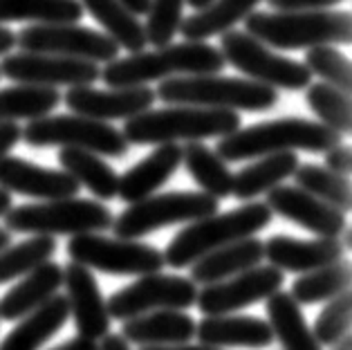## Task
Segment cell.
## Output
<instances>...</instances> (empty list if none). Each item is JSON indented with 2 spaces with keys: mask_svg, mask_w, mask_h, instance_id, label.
Segmentation results:
<instances>
[{
  "mask_svg": "<svg viewBox=\"0 0 352 350\" xmlns=\"http://www.w3.org/2000/svg\"><path fill=\"white\" fill-rule=\"evenodd\" d=\"M67 256L88 270L115 276H144L164 267V254L157 247L131 238H108L101 234L70 236Z\"/></svg>",
  "mask_w": 352,
  "mask_h": 350,
  "instance_id": "cell-11",
  "label": "cell"
},
{
  "mask_svg": "<svg viewBox=\"0 0 352 350\" xmlns=\"http://www.w3.org/2000/svg\"><path fill=\"white\" fill-rule=\"evenodd\" d=\"M337 144H341V135L321 122L303 117H280L225 135L220 138L216 153L225 162H243L285 151L325 153Z\"/></svg>",
  "mask_w": 352,
  "mask_h": 350,
  "instance_id": "cell-2",
  "label": "cell"
},
{
  "mask_svg": "<svg viewBox=\"0 0 352 350\" xmlns=\"http://www.w3.org/2000/svg\"><path fill=\"white\" fill-rule=\"evenodd\" d=\"M67 319H70L67 296L56 292L38 310L19 319V326L3 339L0 350H38L47 339H52L65 326Z\"/></svg>",
  "mask_w": 352,
  "mask_h": 350,
  "instance_id": "cell-26",
  "label": "cell"
},
{
  "mask_svg": "<svg viewBox=\"0 0 352 350\" xmlns=\"http://www.w3.org/2000/svg\"><path fill=\"white\" fill-rule=\"evenodd\" d=\"M12 243V234L7 232V229H0V250H3V247H7Z\"/></svg>",
  "mask_w": 352,
  "mask_h": 350,
  "instance_id": "cell-53",
  "label": "cell"
},
{
  "mask_svg": "<svg viewBox=\"0 0 352 350\" xmlns=\"http://www.w3.org/2000/svg\"><path fill=\"white\" fill-rule=\"evenodd\" d=\"M186 3L191 5L193 10H202V7H207V5L211 3V0H186Z\"/></svg>",
  "mask_w": 352,
  "mask_h": 350,
  "instance_id": "cell-54",
  "label": "cell"
},
{
  "mask_svg": "<svg viewBox=\"0 0 352 350\" xmlns=\"http://www.w3.org/2000/svg\"><path fill=\"white\" fill-rule=\"evenodd\" d=\"M341 236V247H343V252H348V250H352V232H350V227L346 225V229H343V232L339 234Z\"/></svg>",
  "mask_w": 352,
  "mask_h": 350,
  "instance_id": "cell-52",
  "label": "cell"
},
{
  "mask_svg": "<svg viewBox=\"0 0 352 350\" xmlns=\"http://www.w3.org/2000/svg\"><path fill=\"white\" fill-rule=\"evenodd\" d=\"M325 168H330L339 175H350L352 149L348 146V144H337V146L325 151Z\"/></svg>",
  "mask_w": 352,
  "mask_h": 350,
  "instance_id": "cell-43",
  "label": "cell"
},
{
  "mask_svg": "<svg viewBox=\"0 0 352 350\" xmlns=\"http://www.w3.org/2000/svg\"><path fill=\"white\" fill-rule=\"evenodd\" d=\"M23 140V128L16 122H3L0 124V162H3L10 151Z\"/></svg>",
  "mask_w": 352,
  "mask_h": 350,
  "instance_id": "cell-44",
  "label": "cell"
},
{
  "mask_svg": "<svg viewBox=\"0 0 352 350\" xmlns=\"http://www.w3.org/2000/svg\"><path fill=\"white\" fill-rule=\"evenodd\" d=\"M83 10H88L92 19L106 30V34L113 39L119 50L126 52H142L146 47V32L144 25L137 16L128 10L122 0H79Z\"/></svg>",
  "mask_w": 352,
  "mask_h": 350,
  "instance_id": "cell-30",
  "label": "cell"
},
{
  "mask_svg": "<svg viewBox=\"0 0 352 350\" xmlns=\"http://www.w3.org/2000/svg\"><path fill=\"white\" fill-rule=\"evenodd\" d=\"M267 207L272 213H278L280 218L289 220L319 238H339L346 229V213L330 207L328 202L319 200L316 195L303 191L300 186L278 184L267 191Z\"/></svg>",
  "mask_w": 352,
  "mask_h": 350,
  "instance_id": "cell-17",
  "label": "cell"
},
{
  "mask_svg": "<svg viewBox=\"0 0 352 350\" xmlns=\"http://www.w3.org/2000/svg\"><path fill=\"white\" fill-rule=\"evenodd\" d=\"M225 56L218 47L204 41L168 43L153 52H135L131 56L115 58L101 70V79L110 88L124 85H146L148 81H164L170 76L218 74L225 70Z\"/></svg>",
  "mask_w": 352,
  "mask_h": 350,
  "instance_id": "cell-1",
  "label": "cell"
},
{
  "mask_svg": "<svg viewBox=\"0 0 352 350\" xmlns=\"http://www.w3.org/2000/svg\"><path fill=\"white\" fill-rule=\"evenodd\" d=\"M300 164L298 155L294 151L285 153H272V155H263L258 162L240 168L234 175V189L231 193L238 200H252L256 195L272 191L294 175L296 166Z\"/></svg>",
  "mask_w": 352,
  "mask_h": 350,
  "instance_id": "cell-29",
  "label": "cell"
},
{
  "mask_svg": "<svg viewBox=\"0 0 352 350\" xmlns=\"http://www.w3.org/2000/svg\"><path fill=\"white\" fill-rule=\"evenodd\" d=\"M332 350H352V337H350V332H348V335H343L339 341H334Z\"/></svg>",
  "mask_w": 352,
  "mask_h": 350,
  "instance_id": "cell-51",
  "label": "cell"
},
{
  "mask_svg": "<svg viewBox=\"0 0 352 350\" xmlns=\"http://www.w3.org/2000/svg\"><path fill=\"white\" fill-rule=\"evenodd\" d=\"M179 164H182V146L177 142L160 144L148 157L137 162L119 177L117 198H122L128 204L148 198L170 180V175L179 168Z\"/></svg>",
  "mask_w": 352,
  "mask_h": 350,
  "instance_id": "cell-21",
  "label": "cell"
},
{
  "mask_svg": "<svg viewBox=\"0 0 352 350\" xmlns=\"http://www.w3.org/2000/svg\"><path fill=\"white\" fill-rule=\"evenodd\" d=\"M305 65L312 74H319L323 83H330L341 92H352V63L334 45H316L305 54Z\"/></svg>",
  "mask_w": 352,
  "mask_h": 350,
  "instance_id": "cell-39",
  "label": "cell"
},
{
  "mask_svg": "<svg viewBox=\"0 0 352 350\" xmlns=\"http://www.w3.org/2000/svg\"><path fill=\"white\" fill-rule=\"evenodd\" d=\"M14 47H16V34L10 28L0 25V56L10 54Z\"/></svg>",
  "mask_w": 352,
  "mask_h": 350,
  "instance_id": "cell-47",
  "label": "cell"
},
{
  "mask_svg": "<svg viewBox=\"0 0 352 350\" xmlns=\"http://www.w3.org/2000/svg\"><path fill=\"white\" fill-rule=\"evenodd\" d=\"M83 12L79 0H0V25L16 21L76 23Z\"/></svg>",
  "mask_w": 352,
  "mask_h": 350,
  "instance_id": "cell-35",
  "label": "cell"
},
{
  "mask_svg": "<svg viewBox=\"0 0 352 350\" xmlns=\"http://www.w3.org/2000/svg\"><path fill=\"white\" fill-rule=\"evenodd\" d=\"M0 74L23 85H43V88L67 85V88H76V85H92L97 79H101V67L99 63L83 61V58L19 52L3 56Z\"/></svg>",
  "mask_w": 352,
  "mask_h": 350,
  "instance_id": "cell-14",
  "label": "cell"
},
{
  "mask_svg": "<svg viewBox=\"0 0 352 350\" xmlns=\"http://www.w3.org/2000/svg\"><path fill=\"white\" fill-rule=\"evenodd\" d=\"M56 252L54 236H32L19 245H7L0 250V285L7 281L25 276L41 263L50 261Z\"/></svg>",
  "mask_w": 352,
  "mask_h": 350,
  "instance_id": "cell-37",
  "label": "cell"
},
{
  "mask_svg": "<svg viewBox=\"0 0 352 350\" xmlns=\"http://www.w3.org/2000/svg\"><path fill=\"white\" fill-rule=\"evenodd\" d=\"M350 285H352V263L346 259H339L330 263V265H323L319 270L300 274L292 283L289 294L296 303L314 305L339 296L341 292L350 289Z\"/></svg>",
  "mask_w": 352,
  "mask_h": 350,
  "instance_id": "cell-33",
  "label": "cell"
},
{
  "mask_svg": "<svg viewBox=\"0 0 352 350\" xmlns=\"http://www.w3.org/2000/svg\"><path fill=\"white\" fill-rule=\"evenodd\" d=\"M197 285L191 278L175 274H144L140 281L117 289L106 301L110 319H133L153 310H186L195 305Z\"/></svg>",
  "mask_w": 352,
  "mask_h": 350,
  "instance_id": "cell-13",
  "label": "cell"
},
{
  "mask_svg": "<svg viewBox=\"0 0 352 350\" xmlns=\"http://www.w3.org/2000/svg\"><path fill=\"white\" fill-rule=\"evenodd\" d=\"M267 305V323L274 339H278L283 350H321V344L312 335V328L305 323L300 303L292 298L289 292H274L265 298Z\"/></svg>",
  "mask_w": 352,
  "mask_h": 350,
  "instance_id": "cell-27",
  "label": "cell"
},
{
  "mask_svg": "<svg viewBox=\"0 0 352 350\" xmlns=\"http://www.w3.org/2000/svg\"><path fill=\"white\" fill-rule=\"evenodd\" d=\"M122 337L140 346L188 344L195 337V321L182 310H153L126 319Z\"/></svg>",
  "mask_w": 352,
  "mask_h": 350,
  "instance_id": "cell-25",
  "label": "cell"
},
{
  "mask_svg": "<svg viewBox=\"0 0 352 350\" xmlns=\"http://www.w3.org/2000/svg\"><path fill=\"white\" fill-rule=\"evenodd\" d=\"M16 45L23 52L58 54L92 63H110L119 54V45L108 34L76 23H34L16 34Z\"/></svg>",
  "mask_w": 352,
  "mask_h": 350,
  "instance_id": "cell-12",
  "label": "cell"
},
{
  "mask_svg": "<svg viewBox=\"0 0 352 350\" xmlns=\"http://www.w3.org/2000/svg\"><path fill=\"white\" fill-rule=\"evenodd\" d=\"M142 350H222V348H213V346H204V344H175V346H142Z\"/></svg>",
  "mask_w": 352,
  "mask_h": 350,
  "instance_id": "cell-48",
  "label": "cell"
},
{
  "mask_svg": "<svg viewBox=\"0 0 352 350\" xmlns=\"http://www.w3.org/2000/svg\"><path fill=\"white\" fill-rule=\"evenodd\" d=\"M220 200L204 191H168L160 195H148L140 202H133L113 220V232L117 238L137 241L146 234L170 225L193 223L218 213Z\"/></svg>",
  "mask_w": 352,
  "mask_h": 350,
  "instance_id": "cell-9",
  "label": "cell"
},
{
  "mask_svg": "<svg viewBox=\"0 0 352 350\" xmlns=\"http://www.w3.org/2000/svg\"><path fill=\"white\" fill-rule=\"evenodd\" d=\"M265 259V245L256 236L218 247L191 265V281L195 285H211L227 281L245 270L261 265Z\"/></svg>",
  "mask_w": 352,
  "mask_h": 350,
  "instance_id": "cell-24",
  "label": "cell"
},
{
  "mask_svg": "<svg viewBox=\"0 0 352 350\" xmlns=\"http://www.w3.org/2000/svg\"><path fill=\"white\" fill-rule=\"evenodd\" d=\"M0 76H3V74H0Z\"/></svg>",
  "mask_w": 352,
  "mask_h": 350,
  "instance_id": "cell-55",
  "label": "cell"
},
{
  "mask_svg": "<svg viewBox=\"0 0 352 350\" xmlns=\"http://www.w3.org/2000/svg\"><path fill=\"white\" fill-rule=\"evenodd\" d=\"M263 0H211L207 7L195 10L193 16L182 19L179 34L186 41H207L211 36H222L236 23L245 21L256 12V5Z\"/></svg>",
  "mask_w": 352,
  "mask_h": 350,
  "instance_id": "cell-28",
  "label": "cell"
},
{
  "mask_svg": "<svg viewBox=\"0 0 352 350\" xmlns=\"http://www.w3.org/2000/svg\"><path fill=\"white\" fill-rule=\"evenodd\" d=\"M245 25L247 34L276 50H310L337 43L348 45L352 41L350 12H252Z\"/></svg>",
  "mask_w": 352,
  "mask_h": 350,
  "instance_id": "cell-4",
  "label": "cell"
},
{
  "mask_svg": "<svg viewBox=\"0 0 352 350\" xmlns=\"http://www.w3.org/2000/svg\"><path fill=\"white\" fill-rule=\"evenodd\" d=\"M274 213L265 202H249L227 213H211L207 218L193 220L184 227L164 252V265L188 267L197 259L218 247L243 241L258 234L272 223Z\"/></svg>",
  "mask_w": 352,
  "mask_h": 350,
  "instance_id": "cell-6",
  "label": "cell"
},
{
  "mask_svg": "<svg viewBox=\"0 0 352 350\" xmlns=\"http://www.w3.org/2000/svg\"><path fill=\"white\" fill-rule=\"evenodd\" d=\"M285 283V274L274 265H256L220 283L204 285L197 289V308L202 314H231L247 305L261 303L278 292Z\"/></svg>",
  "mask_w": 352,
  "mask_h": 350,
  "instance_id": "cell-15",
  "label": "cell"
},
{
  "mask_svg": "<svg viewBox=\"0 0 352 350\" xmlns=\"http://www.w3.org/2000/svg\"><path fill=\"white\" fill-rule=\"evenodd\" d=\"M352 326V294L350 289L341 292L339 296L325 301L323 310L314 321L312 335L321 346H332L343 335H348Z\"/></svg>",
  "mask_w": 352,
  "mask_h": 350,
  "instance_id": "cell-41",
  "label": "cell"
},
{
  "mask_svg": "<svg viewBox=\"0 0 352 350\" xmlns=\"http://www.w3.org/2000/svg\"><path fill=\"white\" fill-rule=\"evenodd\" d=\"M292 177L296 180V186L328 202L330 207L343 213L352 209V184L348 175H339L319 164H298Z\"/></svg>",
  "mask_w": 352,
  "mask_h": 350,
  "instance_id": "cell-36",
  "label": "cell"
},
{
  "mask_svg": "<svg viewBox=\"0 0 352 350\" xmlns=\"http://www.w3.org/2000/svg\"><path fill=\"white\" fill-rule=\"evenodd\" d=\"M182 164L186 166L188 175L204 193L213 198H229L234 189V173L229 171L227 162L216 151L204 146L202 142H188L182 146Z\"/></svg>",
  "mask_w": 352,
  "mask_h": 350,
  "instance_id": "cell-32",
  "label": "cell"
},
{
  "mask_svg": "<svg viewBox=\"0 0 352 350\" xmlns=\"http://www.w3.org/2000/svg\"><path fill=\"white\" fill-rule=\"evenodd\" d=\"M58 162L65 173H70L79 186H85L94 198L113 200L117 198L119 175L108 162L92 151L83 149H61L58 151Z\"/></svg>",
  "mask_w": 352,
  "mask_h": 350,
  "instance_id": "cell-31",
  "label": "cell"
},
{
  "mask_svg": "<svg viewBox=\"0 0 352 350\" xmlns=\"http://www.w3.org/2000/svg\"><path fill=\"white\" fill-rule=\"evenodd\" d=\"M5 229L34 236H79L99 234L113 227V211L99 200L61 198L36 204H21L5 213Z\"/></svg>",
  "mask_w": 352,
  "mask_h": 350,
  "instance_id": "cell-7",
  "label": "cell"
},
{
  "mask_svg": "<svg viewBox=\"0 0 352 350\" xmlns=\"http://www.w3.org/2000/svg\"><path fill=\"white\" fill-rule=\"evenodd\" d=\"M155 97L168 106H202L265 113L278 104V90L252 79L222 74L170 76L160 81Z\"/></svg>",
  "mask_w": 352,
  "mask_h": 350,
  "instance_id": "cell-5",
  "label": "cell"
},
{
  "mask_svg": "<svg viewBox=\"0 0 352 350\" xmlns=\"http://www.w3.org/2000/svg\"><path fill=\"white\" fill-rule=\"evenodd\" d=\"M23 142L32 149H83L106 157H124L131 144L124 133L108 122L83 115H45L23 128Z\"/></svg>",
  "mask_w": 352,
  "mask_h": 350,
  "instance_id": "cell-8",
  "label": "cell"
},
{
  "mask_svg": "<svg viewBox=\"0 0 352 350\" xmlns=\"http://www.w3.org/2000/svg\"><path fill=\"white\" fill-rule=\"evenodd\" d=\"M186 0H151L148 5V21L144 25L146 41L155 47H164L168 43H173L177 36L179 25H182V10Z\"/></svg>",
  "mask_w": 352,
  "mask_h": 350,
  "instance_id": "cell-40",
  "label": "cell"
},
{
  "mask_svg": "<svg viewBox=\"0 0 352 350\" xmlns=\"http://www.w3.org/2000/svg\"><path fill=\"white\" fill-rule=\"evenodd\" d=\"M263 245L270 265L278 267L280 272H294V274H305L343 259L339 238L316 236L312 241H298V238L276 234Z\"/></svg>",
  "mask_w": 352,
  "mask_h": 350,
  "instance_id": "cell-20",
  "label": "cell"
},
{
  "mask_svg": "<svg viewBox=\"0 0 352 350\" xmlns=\"http://www.w3.org/2000/svg\"><path fill=\"white\" fill-rule=\"evenodd\" d=\"M307 106L314 110L323 126L332 128L334 133L348 135L352 131V101L350 95L341 92L330 83H310L305 90Z\"/></svg>",
  "mask_w": 352,
  "mask_h": 350,
  "instance_id": "cell-38",
  "label": "cell"
},
{
  "mask_svg": "<svg viewBox=\"0 0 352 350\" xmlns=\"http://www.w3.org/2000/svg\"><path fill=\"white\" fill-rule=\"evenodd\" d=\"M63 285L67 287V305L79 337L104 339L110 332V314L92 272L79 263H70L63 267Z\"/></svg>",
  "mask_w": 352,
  "mask_h": 350,
  "instance_id": "cell-18",
  "label": "cell"
},
{
  "mask_svg": "<svg viewBox=\"0 0 352 350\" xmlns=\"http://www.w3.org/2000/svg\"><path fill=\"white\" fill-rule=\"evenodd\" d=\"M240 128V115L225 108L202 106H170L148 108L144 113L126 119L124 138L128 144L148 146V144L170 142H202L209 138H225Z\"/></svg>",
  "mask_w": 352,
  "mask_h": 350,
  "instance_id": "cell-3",
  "label": "cell"
},
{
  "mask_svg": "<svg viewBox=\"0 0 352 350\" xmlns=\"http://www.w3.org/2000/svg\"><path fill=\"white\" fill-rule=\"evenodd\" d=\"M63 285V267L52 259L41 263L38 267L28 272L10 292L0 298V319L19 321L30 312L38 310L43 303L52 298Z\"/></svg>",
  "mask_w": 352,
  "mask_h": 350,
  "instance_id": "cell-23",
  "label": "cell"
},
{
  "mask_svg": "<svg viewBox=\"0 0 352 350\" xmlns=\"http://www.w3.org/2000/svg\"><path fill=\"white\" fill-rule=\"evenodd\" d=\"M122 3L131 10L135 16H142L148 12V5H151V0H122Z\"/></svg>",
  "mask_w": 352,
  "mask_h": 350,
  "instance_id": "cell-49",
  "label": "cell"
},
{
  "mask_svg": "<svg viewBox=\"0 0 352 350\" xmlns=\"http://www.w3.org/2000/svg\"><path fill=\"white\" fill-rule=\"evenodd\" d=\"M343 0H267V5L276 12H312V10H330Z\"/></svg>",
  "mask_w": 352,
  "mask_h": 350,
  "instance_id": "cell-42",
  "label": "cell"
},
{
  "mask_svg": "<svg viewBox=\"0 0 352 350\" xmlns=\"http://www.w3.org/2000/svg\"><path fill=\"white\" fill-rule=\"evenodd\" d=\"M220 52L227 63L245 74V79L270 85L274 90L298 92L312 83V72L305 63L276 54L247 32L229 30L222 34Z\"/></svg>",
  "mask_w": 352,
  "mask_h": 350,
  "instance_id": "cell-10",
  "label": "cell"
},
{
  "mask_svg": "<svg viewBox=\"0 0 352 350\" xmlns=\"http://www.w3.org/2000/svg\"><path fill=\"white\" fill-rule=\"evenodd\" d=\"M63 97L56 88L16 83L0 90V124L19 122V119H38L50 115L61 104Z\"/></svg>",
  "mask_w": 352,
  "mask_h": 350,
  "instance_id": "cell-34",
  "label": "cell"
},
{
  "mask_svg": "<svg viewBox=\"0 0 352 350\" xmlns=\"http://www.w3.org/2000/svg\"><path fill=\"white\" fill-rule=\"evenodd\" d=\"M0 186L36 200H61L79 193V182L65 171L45 168L25 157L7 155L0 162Z\"/></svg>",
  "mask_w": 352,
  "mask_h": 350,
  "instance_id": "cell-19",
  "label": "cell"
},
{
  "mask_svg": "<svg viewBox=\"0 0 352 350\" xmlns=\"http://www.w3.org/2000/svg\"><path fill=\"white\" fill-rule=\"evenodd\" d=\"M99 350H131V346H128V341L122 337V335H108L104 339H99Z\"/></svg>",
  "mask_w": 352,
  "mask_h": 350,
  "instance_id": "cell-46",
  "label": "cell"
},
{
  "mask_svg": "<svg viewBox=\"0 0 352 350\" xmlns=\"http://www.w3.org/2000/svg\"><path fill=\"white\" fill-rule=\"evenodd\" d=\"M52 350H99V341L85 339V337H74L61 346H54Z\"/></svg>",
  "mask_w": 352,
  "mask_h": 350,
  "instance_id": "cell-45",
  "label": "cell"
},
{
  "mask_svg": "<svg viewBox=\"0 0 352 350\" xmlns=\"http://www.w3.org/2000/svg\"><path fill=\"white\" fill-rule=\"evenodd\" d=\"M155 90L146 85H124V88L97 90L92 85H76L67 90L63 97L65 106L74 115H83L99 122H113V119H131L155 104Z\"/></svg>",
  "mask_w": 352,
  "mask_h": 350,
  "instance_id": "cell-16",
  "label": "cell"
},
{
  "mask_svg": "<svg viewBox=\"0 0 352 350\" xmlns=\"http://www.w3.org/2000/svg\"><path fill=\"white\" fill-rule=\"evenodd\" d=\"M12 209V193L0 186V218Z\"/></svg>",
  "mask_w": 352,
  "mask_h": 350,
  "instance_id": "cell-50",
  "label": "cell"
},
{
  "mask_svg": "<svg viewBox=\"0 0 352 350\" xmlns=\"http://www.w3.org/2000/svg\"><path fill=\"white\" fill-rule=\"evenodd\" d=\"M195 337L200 344L213 348H267L274 335L267 319L245 317V314H211L195 323Z\"/></svg>",
  "mask_w": 352,
  "mask_h": 350,
  "instance_id": "cell-22",
  "label": "cell"
}]
</instances>
